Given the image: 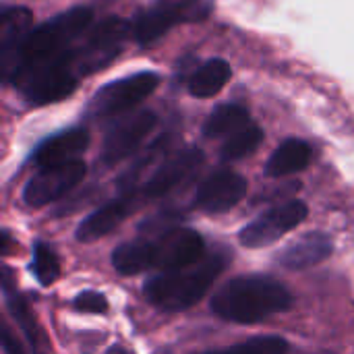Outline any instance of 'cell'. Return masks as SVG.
<instances>
[{
  "mask_svg": "<svg viewBox=\"0 0 354 354\" xmlns=\"http://www.w3.org/2000/svg\"><path fill=\"white\" fill-rule=\"evenodd\" d=\"M77 46V44H75ZM68 48L64 54L23 71L15 85L25 102L31 106H46L68 97L77 89V50Z\"/></svg>",
  "mask_w": 354,
  "mask_h": 354,
  "instance_id": "cell-5",
  "label": "cell"
},
{
  "mask_svg": "<svg viewBox=\"0 0 354 354\" xmlns=\"http://www.w3.org/2000/svg\"><path fill=\"white\" fill-rule=\"evenodd\" d=\"M290 305V292L266 276L234 278L212 299L214 313L234 324H259L266 317L286 311Z\"/></svg>",
  "mask_w": 354,
  "mask_h": 354,
  "instance_id": "cell-3",
  "label": "cell"
},
{
  "mask_svg": "<svg viewBox=\"0 0 354 354\" xmlns=\"http://www.w3.org/2000/svg\"><path fill=\"white\" fill-rule=\"evenodd\" d=\"M263 141V129L259 124L249 122L247 127H243L241 131H236L234 135H230L222 149H220V158L224 162H234V160H243L247 156H251Z\"/></svg>",
  "mask_w": 354,
  "mask_h": 354,
  "instance_id": "cell-22",
  "label": "cell"
},
{
  "mask_svg": "<svg viewBox=\"0 0 354 354\" xmlns=\"http://www.w3.org/2000/svg\"><path fill=\"white\" fill-rule=\"evenodd\" d=\"M89 147V133L85 129H68L62 133H56L48 139H44L33 156L31 162L39 168L46 166H58L79 160V156Z\"/></svg>",
  "mask_w": 354,
  "mask_h": 354,
  "instance_id": "cell-14",
  "label": "cell"
},
{
  "mask_svg": "<svg viewBox=\"0 0 354 354\" xmlns=\"http://www.w3.org/2000/svg\"><path fill=\"white\" fill-rule=\"evenodd\" d=\"M91 21H93V10L89 6H75L33 27L31 33L21 44L15 58L6 66H2L4 81L15 83L23 71L64 54L89 31Z\"/></svg>",
  "mask_w": 354,
  "mask_h": 354,
  "instance_id": "cell-2",
  "label": "cell"
},
{
  "mask_svg": "<svg viewBox=\"0 0 354 354\" xmlns=\"http://www.w3.org/2000/svg\"><path fill=\"white\" fill-rule=\"evenodd\" d=\"M156 124H158V116L149 110L135 112L122 118L120 122H116L106 133L102 145V162L106 166H114L127 160L129 156H133L139 149V145L149 137V133L156 129Z\"/></svg>",
  "mask_w": 354,
  "mask_h": 354,
  "instance_id": "cell-11",
  "label": "cell"
},
{
  "mask_svg": "<svg viewBox=\"0 0 354 354\" xmlns=\"http://www.w3.org/2000/svg\"><path fill=\"white\" fill-rule=\"evenodd\" d=\"M288 342L278 336H257L247 342H241L236 346L224 348V351H212L203 354H286Z\"/></svg>",
  "mask_w": 354,
  "mask_h": 354,
  "instance_id": "cell-23",
  "label": "cell"
},
{
  "mask_svg": "<svg viewBox=\"0 0 354 354\" xmlns=\"http://www.w3.org/2000/svg\"><path fill=\"white\" fill-rule=\"evenodd\" d=\"M311 147L301 139H286L280 143L266 164V174L270 178H282L305 170L311 162Z\"/></svg>",
  "mask_w": 354,
  "mask_h": 354,
  "instance_id": "cell-19",
  "label": "cell"
},
{
  "mask_svg": "<svg viewBox=\"0 0 354 354\" xmlns=\"http://www.w3.org/2000/svg\"><path fill=\"white\" fill-rule=\"evenodd\" d=\"M133 209H135V199H133L131 193H127V195H122V197H118V199H112L110 203H106L104 207L95 209L91 216H87V218L79 224V228H77V232H75L77 241H81V243H91V241H95V239L106 236V234L112 232V230H114V228H116Z\"/></svg>",
  "mask_w": 354,
  "mask_h": 354,
  "instance_id": "cell-15",
  "label": "cell"
},
{
  "mask_svg": "<svg viewBox=\"0 0 354 354\" xmlns=\"http://www.w3.org/2000/svg\"><path fill=\"white\" fill-rule=\"evenodd\" d=\"M0 342H2V351L6 354H25L21 342L15 338V334L10 332V328L2 322V328H0Z\"/></svg>",
  "mask_w": 354,
  "mask_h": 354,
  "instance_id": "cell-26",
  "label": "cell"
},
{
  "mask_svg": "<svg viewBox=\"0 0 354 354\" xmlns=\"http://www.w3.org/2000/svg\"><path fill=\"white\" fill-rule=\"evenodd\" d=\"M228 266L224 251L205 255L201 261L178 270L156 276L145 284V299L164 311H185L193 307L216 282V278Z\"/></svg>",
  "mask_w": 354,
  "mask_h": 354,
  "instance_id": "cell-4",
  "label": "cell"
},
{
  "mask_svg": "<svg viewBox=\"0 0 354 354\" xmlns=\"http://www.w3.org/2000/svg\"><path fill=\"white\" fill-rule=\"evenodd\" d=\"M332 251L334 245L326 232H307L280 253L278 263L286 270H307L326 261Z\"/></svg>",
  "mask_w": 354,
  "mask_h": 354,
  "instance_id": "cell-16",
  "label": "cell"
},
{
  "mask_svg": "<svg viewBox=\"0 0 354 354\" xmlns=\"http://www.w3.org/2000/svg\"><path fill=\"white\" fill-rule=\"evenodd\" d=\"M203 162V151L197 147L183 149L168 158L143 185V197L158 199L166 193H170L174 187H178L187 176H191Z\"/></svg>",
  "mask_w": 354,
  "mask_h": 354,
  "instance_id": "cell-13",
  "label": "cell"
},
{
  "mask_svg": "<svg viewBox=\"0 0 354 354\" xmlns=\"http://www.w3.org/2000/svg\"><path fill=\"white\" fill-rule=\"evenodd\" d=\"M6 251H8V234L4 232L2 234V255H6Z\"/></svg>",
  "mask_w": 354,
  "mask_h": 354,
  "instance_id": "cell-28",
  "label": "cell"
},
{
  "mask_svg": "<svg viewBox=\"0 0 354 354\" xmlns=\"http://www.w3.org/2000/svg\"><path fill=\"white\" fill-rule=\"evenodd\" d=\"M249 122H251V118H249V110L245 106L222 104V106L214 108V112L207 116V120L203 124V135L209 139H216V137L228 139L230 135H234Z\"/></svg>",
  "mask_w": 354,
  "mask_h": 354,
  "instance_id": "cell-21",
  "label": "cell"
},
{
  "mask_svg": "<svg viewBox=\"0 0 354 354\" xmlns=\"http://www.w3.org/2000/svg\"><path fill=\"white\" fill-rule=\"evenodd\" d=\"M160 85V75L153 71H141L116 81L102 85L91 102L89 112L93 116H116L133 110L143 100H147Z\"/></svg>",
  "mask_w": 354,
  "mask_h": 354,
  "instance_id": "cell-8",
  "label": "cell"
},
{
  "mask_svg": "<svg viewBox=\"0 0 354 354\" xmlns=\"http://www.w3.org/2000/svg\"><path fill=\"white\" fill-rule=\"evenodd\" d=\"M2 288H4L6 307H8L12 319L17 322V326L21 328V332L25 334V338L29 340V344H31V348H33V354H52V346L48 344L46 334L41 332L39 324L35 322L33 313H31L29 307H27V303H25L23 297L10 286V282H8V270H4Z\"/></svg>",
  "mask_w": 354,
  "mask_h": 354,
  "instance_id": "cell-18",
  "label": "cell"
},
{
  "mask_svg": "<svg viewBox=\"0 0 354 354\" xmlns=\"http://www.w3.org/2000/svg\"><path fill=\"white\" fill-rule=\"evenodd\" d=\"M247 189L245 176L232 170H218L199 185L195 205L207 214H222L232 209L247 195Z\"/></svg>",
  "mask_w": 354,
  "mask_h": 354,
  "instance_id": "cell-12",
  "label": "cell"
},
{
  "mask_svg": "<svg viewBox=\"0 0 354 354\" xmlns=\"http://www.w3.org/2000/svg\"><path fill=\"white\" fill-rule=\"evenodd\" d=\"M33 29V15L25 6H8L0 15V66H6Z\"/></svg>",
  "mask_w": 354,
  "mask_h": 354,
  "instance_id": "cell-17",
  "label": "cell"
},
{
  "mask_svg": "<svg viewBox=\"0 0 354 354\" xmlns=\"http://www.w3.org/2000/svg\"><path fill=\"white\" fill-rule=\"evenodd\" d=\"M309 209L303 201H286L282 205H276L261 214L257 220H253L249 226L243 228L241 232V245L249 249H261L268 247L276 241H280L284 234L295 230L305 218Z\"/></svg>",
  "mask_w": 354,
  "mask_h": 354,
  "instance_id": "cell-10",
  "label": "cell"
},
{
  "mask_svg": "<svg viewBox=\"0 0 354 354\" xmlns=\"http://www.w3.org/2000/svg\"><path fill=\"white\" fill-rule=\"evenodd\" d=\"M232 68L224 58H212L205 60L189 79V91L195 97H214L224 89V85L230 81Z\"/></svg>",
  "mask_w": 354,
  "mask_h": 354,
  "instance_id": "cell-20",
  "label": "cell"
},
{
  "mask_svg": "<svg viewBox=\"0 0 354 354\" xmlns=\"http://www.w3.org/2000/svg\"><path fill=\"white\" fill-rule=\"evenodd\" d=\"M108 354H135V353H131V351H127L124 346H112V348L108 351Z\"/></svg>",
  "mask_w": 354,
  "mask_h": 354,
  "instance_id": "cell-27",
  "label": "cell"
},
{
  "mask_svg": "<svg viewBox=\"0 0 354 354\" xmlns=\"http://www.w3.org/2000/svg\"><path fill=\"white\" fill-rule=\"evenodd\" d=\"M133 33V25L124 19L110 17L95 25L91 31L83 35V41L75 46L77 50V75H91L114 60L127 37Z\"/></svg>",
  "mask_w": 354,
  "mask_h": 354,
  "instance_id": "cell-7",
  "label": "cell"
},
{
  "mask_svg": "<svg viewBox=\"0 0 354 354\" xmlns=\"http://www.w3.org/2000/svg\"><path fill=\"white\" fill-rule=\"evenodd\" d=\"M209 6L205 0H156L133 23V35L141 46L158 41L172 27L205 19Z\"/></svg>",
  "mask_w": 354,
  "mask_h": 354,
  "instance_id": "cell-6",
  "label": "cell"
},
{
  "mask_svg": "<svg viewBox=\"0 0 354 354\" xmlns=\"http://www.w3.org/2000/svg\"><path fill=\"white\" fill-rule=\"evenodd\" d=\"M75 309L83 311V313H95L97 315V313H106L108 311V301L100 292L87 290V292H81L75 299Z\"/></svg>",
  "mask_w": 354,
  "mask_h": 354,
  "instance_id": "cell-25",
  "label": "cell"
},
{
  "mask_svg": "<svg viewBox=\"0 0 354 354\" xmlns=\"http://www.w3.org/2000/svg\"><path fill=\"white\" fill-rule=\"evenodd\" d=\"M87 174V166L81 160L39 168L37 174L29 178L23 189V201L31 207H44L58 201L68 191H73Z\"/></svg>",
  "mask_w": 354,
  "mask_h": 354,
  "instance_id": "cell-9",
  "label": "cell"
},
{
  "mask_svg": "<svg viewBox=\"0 0 354 354\" xmlns=\"http://www.w3.org/2000/svg\"><path fill=\"white\" fill-rule=\"evenodd\" d=\"M31 270L37 278L39 284L48 286L52 282H56V278L60 276V261L56 257V253L44 245V243H37L33 247V263H31Z\"/></svg>",
  "mask_w": 354,
  "mask_h": 354,
  "instance_id": "cell-24",
  "label": "cell"
},
{
  "mask_svg": "<svg viewBox=\"0 0 354 354\" xmlns=\"http://www.w3.org/2000/svg\"><path fill=\"white\" fill-rule=\"evenodd\" d=\"M205 257V243L191 228H174L158 241L124 243L112 253V266L122 276H135L147 270L178 272Z\"/></svg>",
  "mask_w": 354,
  "mask_h": 354,
  "instance_id": "cell-1",
  "label": "cell"
}]
</instances>
